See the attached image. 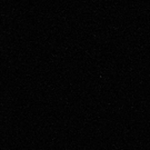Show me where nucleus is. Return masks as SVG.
I'll use <instances>...</instances> for the list:
<instances>
[]
</instances>
